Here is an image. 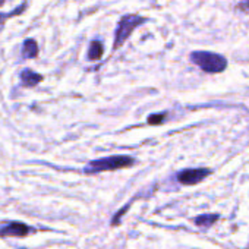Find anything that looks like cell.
<instances>
[{
	"label": "cell",
	"instance_id": "cell-1",
	"mask_svg": "<svg viewBox=\"0 0 249 249\" xmlns=\"http://www.w3.org/2000/svg\"><path fill=\"white\" fill-rule=\"evenodd\" d=\"M135 164V159L131 156H110L98 160H92L85 167V173H100V172H114L119 169H128Z\"/></svg>",
	"mask_w": 249,
	"mask_h": 249
},
{
	"label": "cell",
	"instance_id": "cell-2",
	"mask_svg": "<svg viewBox=\"0 0 249 249\" xmlns=\"http://www.w3.org/2000/svg\"><path fill=\"white\" fill-rule=\"evenodd\" d=\"M191 60L207 73H220L227 68L226 57L211 52H194Z\"/></svg>",
	"mask_w": 249,
	"mask_h": 249
},
{
	"label": "cell",
	"instance_id": "cell-3",
	"mask_svg": "<svg viewBox=\"0 0 249 249\" xmlns=\"http://www.w3.org/2000/svg\"><path fill=\"white\" fill-rule=\"evenodd\" d=\"M147 19L145 18H141L138 15H126L123 17L117 25V30H116V36H114V44H113V49L117 50L119 47L123 46V43L129 38V36L134 33V30L140 25H142Z\"/></svg>",
	"mask_w": 249,
	"mask_h": 249
},
{
	"label": "cell",
	"instance_id": "cell-4",
	"mask_svg": "<svg viewBox=\"0 0 249 249\" xmlns=\"http://www.w3.org/2000/svg\"><path fill=\"white\" fill-rule=\"evenodd\" d=\"M211 170L204 169V167H196V169H185L180 173H178V180L185 185V186H194L202 180H205L210 176Z\"/></svg>",
	"mask_w": 249,
	"mask_h": 249
},
{
	"label": "cell",
	"instance_id": "cell-5",
	"mask_svg": "<svg viewBox=\"0 0 249 249\" xmlns=\"http://www.w3.org/2000/svg\"><path fill=\"white\" fill-rule=\"evenodd\" d=\"M34 229L22 221H9L0 227V237H25Z\"/></svg>",
	"mask_w": 249,
	"mask_h": 249
},
{
	"label": "cell",
	"instance_id": "cell-6",
	"mask_svg": "<svg viewBox=\"0 0 249 249\" xmlns=\"http://www.w3.org/2000/svg\"><path fill=\"white\" fill-rule=\"evenodd\" d=\"M41 81H43V75H40V73H37V72H34L31 69H24L21 72V82L27 88H33V87L38 85Z\"/></svg>",
	"mask_w": 249,
	"mask_h": 249
},
{
	"label": "cell",
	"instance_id": "cell-7",
	"mask_svg": "<svg viewBox=\"0 0 249 249\" xmlns=\"http://www.w3.org/2000/svg\"><path fill=\"white\" fill-rule=\"evenodd\" d=\"M37 54H38V46H37L36 40H31V38L25 40L24 47H22V56L25 59H33Z\"/></svg>",
	"mask_w": 249,
	"mask_h": 249
},
{
	"label": "cell",
	"instance_id": "cell-8",
	"mask_svg": "<svg viewBox=\"0 0 249 249\" xmlns=\"http://www.w3.org/2000/svg\"><path fill=\"white\" fill-rule=\"evenodd\" d=\"M218 218H220L218 214H202V215H198V217L195 218V224H196L198 227L207 229V227L213 226Z\"/></svg>",
	"mask_w": 249,
	"mask_h": 249
},
{
	"label": "cell",
	"instance_id": "cell-9",
	"mask_svg": "<svg viewBox=\"0 0 249 249\" xmlns=\"http://www.w3.org/2000/svg\"><path fill=\"white\" fill-rule=\"evenodd\" d=\"M104 53V49H103V44L100 41H92L91 46H89V50H88V59L95 62V60H100L101 56Z\"/></svg>",
	"mask_w": 249,
	"mask_h": 249
},
{
	"label": "cell",
	"instance_id": "cell-10",
	"mask_svg": "<svg viewBox=\"0 0 249 249\" xmlns=\"http://www.w3.org/2000/svg\"><path fill=\"white\" fill-rule=\"evenodd\" d=\"M166 117H167V114L166 113H160V114H151L150 117H148V124H160V123H163L164 120H166Z\"/></svg>",
	"mask_w": 249,
	"mask_h": 249
},
{
	"label": "cell",
	"instance_id": "cell-11",
	"mask_svg": "<svg viewBox=\"0 0 249 249\" xmlns=\"http://www.w3.org/2000/svg\"><path fill=\"white\" fill-rule=\"evenodd\" d=\"M22 11H24V6H22L21 9L18 8V9H17V11H14L12 14H0V24H3L9 17H12V15H15V14H19V12H22Z\"/></svg>",
	"mask_w": 249,
	"mask_h": 249
},
{
	"label": "cell",
	"instance_id": "cell-12",
	"mask_svg": "<svg viewBox=\"0 0 249 249\" xmlns=\"http://www.w3.org/2000/svg\"><path fill=\"white\" fill-rule=\"evenodd\" d=\"M239 9L245 11V12H249V0H246V2H242L239 5Z\"/></svg>",
	"mask_w": 249,
	"mask_h": 249
},
{
	"label": "cell",
	"instance_id": "cell-13",
	"mask_svg": "<svg viewBox=\"0 0 249 249\" xmlns=\"http://www.w3.org/2000/svg\"><path fill=\"white\" fill-rule=\"evenodd\" d=\"M3 3H5V0H0V6H2Z\"/></svg>",
	"mask_w": 249,
	"mask_h": 249
}]
</instances>
